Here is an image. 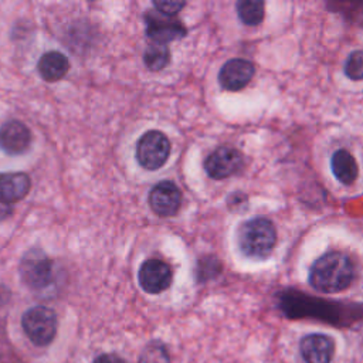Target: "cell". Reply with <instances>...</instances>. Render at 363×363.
Listing matches in <instances>:
<instances>
[{
    "mask_svg": "<svg viewBox=\"0 0 363 363\" xmlns=\"http://www.w3.org/2000/svg\"><path fill=\"white\" fill-rule=\"evenodd\" d=\"M309 284L319 292L335 294L346 289L354 278V265L342 251H328L309 268Z\"/></svg>",
    "mask_w": 363,
    "mask_h": 363,
    "instance_id": "cell-1",
    "label": "cell"
},
{
    "mask_svg": "<svg viewBox=\"0 0 363 363\" xmlns=\"http://www.w3.org/2000/svg\"><path fill=\"white\" fill-rule=\"evenodd\" d=\"M240 251L251 259H265L277 242V230L271 220L254 217L244 221L237 231Z\"/></svg>",
    "mask_w": 363,
    "mask_h": 363,
    "instance_id": "cell-2",
    "label": "cell"
},
{
    "mask_svg": "<svg viewBox=\"0 0 363 363\" xmlns=\"http://www.w3.org/2000/svg\"><path fill=\"white\" fill-rule=\"evenodd\" d=\"M21 326L31 343L43 347L54 340L58 329V319L52 309L37 305L24 312Z\"/></svg>",
    "mask_w": 363,
    "mask_h": 363,
    "instance_id": "cell-3",
    "label": "cell"
},
{
    "mask_svg": "<svg viewBox=\"0 0 363 363\" xmlns=\"http://www.w3.org/2000/svg\"><path fill=\"white\" fill-rule=\"evenodd\" d=\"M170 155V140L160 130L145 132L136 143V159L146 170L160 169Z\"/></svg>",
    "mask_w": 363,
    "mask_h": 363,
    "instance_id": "cell-4",
    "label": "cell"
},
{
    "mask_svg": "<svg viewBox=\"0 0 363 363\" xmlns=\"http://www.w3.org/2000/svg\"><path fill=\"white\" fill-rule=\"evenodd\" d=\"M20 277L23 282L33 288L41 289L51 282L52 277V262L43 250L27 251L20 261Z\"/></svg>",
    "mask_w": 363,
    "mask_h": 363,
    "instance_id": "cell-5",
    "label": "cell"
},
{
    "mask_svg": "<svg viewBox=\"0 0 363 363\" xmlns=\"http://www.w3.org/2000/svg\"><path fill=\"white\" fill-rule=\"evenodd\" d=\"M242 164L244 157L240 150L230 146H220L206 157L204 170L211 179L221 180L235 174Z\"/></svg>",
    "mask_w": 363,
    "mask_h": 363,
    "instance_id": "cell-6",
    "label": "cell"
},
{
    "mask_svg": "<svg viewBox=\"0 0 363 363\" xmlns=\"http://www.w3.org/2000/svg\"><path fill=\"white\" fill-rule=\"evenodd\" d=\"M172 279V268L162 259H146L139 268V285L147 294L156 295L166 291L170 286Z\"/></svg>",
    "mask_w": 363,
    "mask_h": 363,
    "instance_id": "cell-7",
    "label": "cell"
},
{
    "mask_svg": "<svg viewBox=\"0 0 363 363\" xmlns=\"http://www.w3.org/2000/svg\"><path fill=\"white\" fill-rule=\"evenodd\" d=\"M149 204L153 213L160 217L174 216L182 204L180 189L169 180H162L149 193Z\"/></svg>",
    "mask_w": 363,
    "mask_h": 363,
    "instance_id": "cell-8",
    "label": "cell"
},
{
    "mask_svg": "<svg viewBox=\"0 0 363 363\" xmlns=\"http://www.w3.org/2000/svg\"><path fill=\"white\" fill-rule=\"evenodd\" d=\"M145 20H146V34L155 43L166 44L169 41L184 37L187 33L184 26L180 21L174 20L173 17L163 16L159 11L153 13V10H150L145 16Z\"/></svg>",
    "mask_w": 363,
    "mask_h": 363,
    "instance_id": "cell-9",
    "label": "cell"
},
{
    "mask_svg": "<svg viewBox=\"0 0 363 363\" xmlns=\"http://www.w3.org/2000/svg\"><path fill=\"white\" fill-rule=\"evenodd\" d=\"M255 72L254 64L242 60H228L218 72V82L227 91H240L250 84Z\"/></svg>",
    "mask_w": 363,
    "mask_h": 363,
    "instance_id": "cell-10",
    "label": "cell"
},
{
    "mask_svg": "<svg viewBox=\"0 0 363 363\" xmlns=\"http://www.w3.org/2000/svg\"><path fill=\"white\" fill-rule=\"evenodd\" d=\"M299 352L305 363H330L335 354V342L323 333H309L302 337Z\"/></svg>",
    "mask_w": 363,
    "mask_h": 363,
    "instance_id": "cell-11",
    "label": "cell"
},
{
    "mask_svg": "<svg viewBox=\"0 0 363 363\" xmlns=\"http://www.w3.org/2000/svg\"><path fill=\"white\" fill-rule=\"evenodd\" d=\"M31 143L30 129L20 121L11 119L0 126V149L7 155H21Z\"/></svg>",
    "mask_w": 363,
    "mask_h": 363,
    "instance_id": "cell-12",
    "label": "cell"
},
{
    "mask_svg": "<svg viewBox=\"0 0 363 363\" xmlns=\"http://www.w3.org/2000/svg\"><path fill=\"white\" fill-rule=\"evenodd\" d=\"M31 189L28 174L23 172H4L0 173V203L11 204L23 200Z\"/></svg>",
    "mask_w": 363,
    "mask_h": 363,
    "instance_id": "cell-13",
    "label": "cell"
},
{
    "mask_svg": "<svg viewBox=\"0 0 363 363\" xmlns=\"http://www.w3.org/2000/svg\"><path fill=\"white\" fill-rule=\"evenodd\" d=\"M38 74L47 82H57L69 69L68 58L60 51H48L41 55L37 64Z\"/></svg>",
    "mask_w": 363,
    "mask_h": 363,
    "instance_id": "cell-14",
    "label": "cell"
},
{
    "mask_svg": "<svg viewBox=\"0 0 363 363\" xmlns=\"http://www.w3.org/2000/svg\"><path fill=\"white\" fill-rule=\"evenodd\" d=\"M330 167L333 176L345 186L353 184L359 176L357 162L346 149H339L332 155Z\"/></svg>",
    "mask_w": 363,
    "mask_h": 363,
    "instance_id": "cell-15",
    "label": "cell"
},
{
    "mask_svg": "<svg viewBox=\"0 0 363 363\" xmlns=\"http://www.w3.org/2000/svg\"><path fill=\"white\" fill-rule=\"evenodd\" d=\"M143 61H145V65L150 71H160L162 68H164L169 64V61H170V51H169L166 44L155 43L153 41L145 50Z\"/></svg>",
    "mask_w": 363,
    "mask_h": 363,
    "instance_id": "cell-16",
    "label": "cell"
},
{
    "mask_svg": "<svg viewBox=\"0 0 363 363\" xmlns=\"http://www.w3.org/2000/svg\"><path fill=\"white\" fill-rule=\"evenodd\" d=\"M265 6L262 1L255 0H241L237 3L238 18L245 26H258L264 20Z\"/></svg>",
    "mask_w": 363,
    "mask_h": 363,
    "instance_id": "cell-17",
    "label": "cell"
},
{
    "mask_svg": "<svg viewBox=\"0 0 363 363\" xmlns=\"http://www.w3.org/2000/svg\"><path fill=\"white\" fill-rule=\"evenodd\" d=\"M138 363H170V356L164 345L160 342H150L140 352Z\"/></svg>",
    "mask_w": 363,
    "mask_h": 363,
    "instance_id": "cell-18",
    "label": "cell"
},
{
    "mask_svg": "<svg viewBox=\"0 0 363 363\" xmlns=\"http://www.w3.org/2000/svg\"><path fill=\"white\" fill-rule=\"evenodd\" d=\"M345 74L353 81L363 79V50L353 51L347 57L345 62Z\"/></svg>",
    "mask_w": 363,
    "mask_h": 363,
    "instance_id": "cell-19",
    "label": "cell"
},
{
    "mask_svg": "<svg viewBox=\"0 0 363 363\" xmlns=\"http://www.w3.org/2000/svg\"><path fill=\"white\" fill-rule=\"evenodd\" d=\"M156 11H159L163 16L167 17H174L184 6V1H155L153 3Z\"/></svg>",
    "mask_w": 363,
    "mask_h": 363,
    "instance_id": "cell-20",
    "label": "cell"
},
{
    "mask_svg": "<svg viewBox=\"0 0 363 363\" xmlns=\"http://www.w3.org/2000/svg\"><path fill=\"white\" fill-rule=\"evenodd\" d=\"M94 363H128L123 357L115 353H102L94 359Z\"/></svg>",
    "mask_w": 363,
    "mask_h": 363,
    "instance_id": "cell-21",
    "label": "cell"
}]
</instances>
